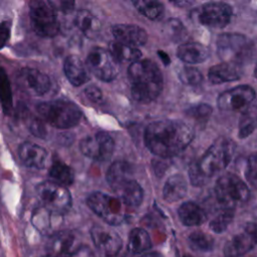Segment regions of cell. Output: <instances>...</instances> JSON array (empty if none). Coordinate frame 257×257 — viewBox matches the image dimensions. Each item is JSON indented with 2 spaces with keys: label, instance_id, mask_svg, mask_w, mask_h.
<instances>
[{
  "label": "cell",
  "instance_id": "cell-1",
  "mask_svg": "<svg viewBox=\"0 0 257 257\" xmlns=\"http://www.w3.org/2000/svg\"><path fill=\"white\" fill-rule=\"evenodd\" d=\"M144 139L152 154L166 159L184 152L194 139V131L182 120L163 119L151 122Z\"/></svg>",
  "mask_w": 257,
  "mask_h": 257
},
{
  "label": "cell",
  "instance_id": "cell-2",
  "mask_svg": "<svg viewBox=\"0 0 257 257\" xmlns=\"http://www.w3.org/2000/svg\"><path fill=\"white\" fill-rule=\"evenodd\" d=\"M234 151V142L225 137L218 138L199 160L190 165L189 179L191 184L195 187L206 185L211 178L230 164Z\"/></svg>",
  "mask_w": 257,
  "mask_h": 257
},
{
  "label": "cell",
  "instance_id": "cell-3",
  "mask_svg": "<svg viewBox=\"0 0 257 257\" xmlns=\"http://www.w3.org/2000/svg\"><path fill=\"white\" fill-rule=\"evenodd\" d=\"M131 92L137 101L151 102L163 89V74L158 65L150 59H140L127 68Z\"/></svg>",
  "mask_w": 257,
  "mask_h": 257
},
{
  "label": "cell",
  "instance_id": "cell-4",
  "mask_svg": "<svg viewBox=\"0 0 257 257\" xmlns=\"http://www.w3.org/2000/svg\"><path fill=\"white\" fill-rule=\"evenodd\" d=\"M38 114L50 125L66 130L77 125L80 122L82 112L72 101L66 99H54L40 102L36 106Z\"/></svg>",
  "mask_w": 257,
  "mask_h": 257
},
{
  "label": "cell",
  "instance_id": "cell-5",
  "mask_svg": "<svg viewBox=\"0 0 257 257\" xmlns=\"http://www.w3.org/2000/svg\"><path fill=\"white\" fill-rule=\"evenodd\" d=\"M214 191L221 208L235 209V207L245 204L250 198V190L247 185L231 173L225 174L217 180Z\"/></svg>",
  "mask_w": 257,
  "mask_h": 257
},
{
  "label": "cell",
  "instance_id": "cell-6",
  "mask_svg": "<svg viewBox=\"0 0 257 257\" xmlns=\"http://www.w3.org/2000/svg\"><path fill=\"white\" fill-rule=\"evenodd\" d=\"M29 16L34 32L41 37H54L60 30L56 10L51 1L36 0L29 4Z\"/></svg>",
  "mask_w": 257,
  "mask_h": 257
},
{
  "label": "cell",
  "instance_id": "cell-7",
  "mask_svg": "<svg viewBox=\"0 0 257 257\" xmlns=\"http://www.w3.org/2000/svg\"><path fill=\"white\" fill-rule=\"evenodd\" d=\"M217 52L224 62L240 65L251 55V42L240 33H222L216 40Z\"/></svg>",
  "mask_w": 257,
  "mask_h": 257
},
{
  "label": "cell",
  "instance_id": "cell-8",
  "mask_svg": "<svg viewBox=\"0 0 257 257\" xmlns=\"http://www.w3.org/2000/svg\"><path fill=\"white\" fill-rule=\"evenodd\" d=\"M86 204L93 213L108 225H119L125 218L121 202L118 198L101 192H93L87 197Z\"/></svg>",
  "mask_w": 257,
  "mask_h": 257
},
{
  "label": "cell",
  "instance_id": "cell-9",
  "mask_svg": "<svg viewBox=\"0 0 257 257\" xmlns=\"http://www.w3.org/2000/svg\"><path fill=\"white\" fill-rule=\"evenodd\" d=\"M36 193L44 208L55 214L67 212L72 204L69 191L53 181H44L37 185Z\"/></svg>",
  "mask_w": 257,
  "mask_h": 257
},
{
  "label": "cell",
  "instance_id": "cell-10",
  "mask_svg": "<svg viewBox=\"0 0 257 257\" xmlns=\"http://www.w3.org/2000/svg\"><path fill=\"white\" fill-rule=\"evenodd\" d=\"M86 66L89 71L102 81L113 80L119 72V63L108 50L95 47L86 57Z\"/></svg>",
  "mask_w": 257,
  "mask_h": 257
},
{
  "label": "cell",
  "instance_id": "cell-11",
  "mask_svg": "<svg viewBox=\"0 0 257 257\" xmlns=\"http://www.w3.org/2000/svg\"><path fill=\"white\" fill-rule=\"evenodd\" d=\"M194 15L200 24L221 29L229 24L233 10L229 4L224 2H208L200 6Z\"/></svg>",
  "mask_w": 257,
  "mask_h": 257
},
{
  "label": "cell",
  "instance_id": "cell-12",
  "mask_svg": "<svg viewBox=\"0 0 257 257\" xmlns=\"http://www.w3.org/2000/svg\"><path fill=\"white\" fill-rule=\"evenodd\" d=\"M255 99V90L250 85H238L231 89L222 92L217 104L221 110L224 111H239L247 112L252 102Z\"/></svg>",
  "mask_w": 257,
  "mask_h": 257
},
{
  "label": "cell",
  "instance_id": "cell-13",
  "mask_svg": "<svg viewBox=\"0 0 257 257\" xmlns=\"http://www.w3.org/2000/svg\"><path fill=\"white\" fill-rule=\"evenodd\" d=\"M113 149V139L105 132L86 136L79 143L80 152L85 157L97 162L108 161L112 156Z\"/></svg>",
  "mask_w": 257,
  "mask_h": 257
},
{
  "label": "cell",
  "instance_id": "cell-14",
  "mask_svg": "<svg viewBox=\"0 0 257 257\" xmlns=\"http://www.w3.org/2000/svg\"><path fill=\"white\" fill-rule=\"evenodd\" d=\"M90 237L95 248L106 257H114L121 248V238L112 229L95 225L90 230Z\"/></svg>",
  "mask_w": 257,
  "mask_h": 257
},
{
  "label": "cell",
  "instance_id": "cell-15",
  "mask_svg": "<svg viewBox=\"0 0 257 257\" xmlns=\"http://www.w3.org/2000/svg\"><path fill=\"white\" fill-rule=\"evenodd\" d=\"M256 244V228L248 224L243 233L233 236L224 246L225 257H240L251 251Z\"/></svg>",
  "mask_w": 257,
  "mask_h": 257
},
{
  "label": "cell",
  "instance_id": "cell-16",
  "mask_svg": "<svg viewBox=\"0 0 257 257\" xmlns=\"http://www.w3.org/2000/svg\"><path fill=\"white\" fill-rule=\"evenodd\" d=\"M19 81L28 92L34 95H44L51 87L49 76L31 67H24L20 70Z\"/></svg>",
  "mask_w": 257,
  "mask_h": 257
},
{
  "label": "cell",
  "instance_id": "cell-17",
  "mask_svg": "<svg viewBox=\"0 0 257 257\" xmlns=\"http://www.w3.org/2000/svg\"><path fill=\"white\" fill-rule=\"evenodd\" d=\"M110 31L115 41L133 47L144 45L148 40L147 31L134 24H114Z\"/></svg>",
  "mask_w": 257,
  "mask_h": 257
},
{
  "label": "cell",
  "instance_id": "cell-18",
  "mask_svg": "<svg viewBox=\"0 0 257 257\" xmlns=\"http://www.w3.org/2000/svg\"><path fill=\"white\" fill-rule=\"evenodd\" d=\"M110 188L118 196L120 202L128 207H139L143 202V188L134 178L124 179Z\"/></svg>",
  "mask_w": 257,
  "mask_h": 257
},
{
  "label": "cell",
  "instance_id": "cell-19",
  "mask_svg": "<svg viewBox=\"0 0 257 257\" xmlns=\"http://www.w3.org/2000/svg\"><path fill=\"white\" fill-rule=\"evenodd\" d=\"M18 156L22 164L32 169H43L47 160V151L31 142H24L18 148Z\"/></svg>",
  "mask_w": 257,
  "mask_h": 257
},
{
  "label": "cell",
  "instance_id": "cell-20",
  "mask_svg": "<svg viewBox=\"0 0 257 257\" xmlns=\"http://www.w3.org/2000/svg\"><path fill=\"white\" fill-rule=\"evenodd\" d=\"M63 70L68 81L74 86H80L89 80V74L84 63L76 55H69L65 58Z\"/></svg>",
  "mask_w": 257,
  "mask_h": 257
},
{
  "label": "cell",
  "instance_id": "cell-21",
  "mask_svg": "<svg viewBox=\"0 0 257 257\" xmlns=\"http://www.w3.org/2000/svg\"><path fill=\"white\" fill-rule=\"evenodd\" d=\"M75 237L70 231H59L51 235L47 241L46 249L49 255H65L74 251Z\"/></svg>",
  "mask_w": 257,
  "mask_h": 257
},
{
  "label": "cell",
  "instance_id": "cell-22",
  "mask_svg": "<svg viewBox=\"0 0 257 257\" xmlns=\"http://www.w3.org/2000/svg\"><path fill=\"white\" fill-rule=\"evenodd\" d=\"M177 55L183 62L196 64L206 61L210 56V50L202 43L186 42L178 47Z\"/></svg>",
  "mask_w": 257,
  "mask_h": 257
},
{
  "label": "cell",
  "instance_id": "cell-23",
  "mask_svg": "<svg viewBox=\"0 0 257 257\" xmlns=\"http://www.w3.org/2000/svg\"><path fill=\"white\" fill-rule=\"evenodd\" d=\"M240 65L223 62L220 64L213 65L208 71V78L213 84H221L224 82L234 81L241 77Z\"/></svg>",
  "mask_w": 257,
  "mask_h": 257
},
{
  "label": "cell",
  "instance_id": "cell-24",
  "mask_svg": "<svg viewBox=\"0 0 257 257\" xmlns=\"http://www.w3.org/2000/svg\"><path fill=\"white\" fill-rule=\"evenodd\" d=\"M74 25L90 39H95L101 29L99 19L86 9H80L74 16Z\"/></svg>",
  "mask_w": 257,
  "mask_h": 257
},
{
  "label": "cell",
  "instance_id": "cell-25",
  "mask_svg": "<svg viewBox=\"0 0 257 257\" xmlns=\"http://www.w3.org/2000/svg\"><path fill=\"white\" fill-rule=\"evenodd\" d=\"M179 218L185 226H199L207 220V214L194 202L183 203L178 210Z\"/></svg>",
  "mask_w": 257,
  "mask_h": 257
},
{
  "label": "cell",
  "instance_id": "cell-26",
  "mask_svg": "<svg viewBox=\"0 0 257 257\" xmlns=\"http://www.w3.org/2000/svg\"><path fill=\"white\" fill-rule=\"evenodd\" d=\"M187 181L181 174L173 175L165 183L163 197L169 203H174L185 197L187 193Z\"/></svg>",
  "mask_w": 257,
  "mask_h": 257
},
{
  "label": "cell",
  "instance_id": "cell-27",
  "mask_svg": "<svg viewBox=\"0 0 257 257\" xmlns=\"http://www.w3.org/2000/svg\"><path fill=\"white\" fill-rule=\"evenodd\" d=\"M109 53L112 57L119 62H135L141 59L142 51L133 46H128L117 41H112L109 43Z\"/></svg>",
  "mask_w": 257,
  "mask_h": 257
},
{
  "label": "cell",
  "instance_id": "cell-28",
  "mask_svg": "<svg viewBox=\"0 0 257 257\" xmlns=\"http://www.w3.org/2000/svg\"><path fill=\"white\" fill-rule=\"evenodd\" d=\"M152 247V241L147 231L142 228H135L128 236L127 249L133 254H142Z\"/></svg>",
  "mask_w": 257,
  "mask_h": 257
},
{
  "label": "cell",
  "instance_id": "cell-29",
  "mask_svg": "<svg viewBox=\"0 0 257 257\" xmlns=\"http://www.w3.org/2000/svg\"><path fill=\"white\" fill-rule=\"evenodd\" d=\"M136 9L150 20L158 21L162 19L165 13L163 3L155 0H137L133 2Z\"/></svg>",
  "mask_w": 257,
  "mask_h": 257
},
{
  "label": "cell",
  "instance_id": "cell-30",
  "mask_svg": "<svg viewBox=\"0 0 257 257\" xmlns=\"http://www.w3.org/2000/svg\"><path fill=\"white\" fill-rule=\"evenodd\" d=\"M49 176L52 178L53 182L66 187L73 183L74 174L70 167L60 161H54L49 169Z\"/></svg>",
  "mask_w": 257,
  "mask_h": 257
},
{
  "label": "cell",
  "instance_id": "cell-31",
  "mask_svg": "<svg viewBox=\"0 0 257 257\" xmlns=\"http://www.w3.org/2000/svg\"><path fill=\"white\" fill-rule=\"evenodd\" d=\"M132 177L133 169L128 163L123 161H116L112 163L106 172V181L109 187Z\"/></svg>",
  "mask_w": 257,
  "mask_h": 257
},
{
  "label": "cell",
  "instance_id": "cell-32",
  "mask_svg": "<svg viewBox=\"0 0 257 257\" xmlns=\"http://www.w3.org/2000/svg\"><path fill=\"white\" fill-rule=\"evenodd\" d=\"M188 244L194 251L209 252L214 247V239L205 232L195 231L189 235Z\"/></svg>",
  "mask_w": 257,
  "mask_h": 257
},
{
  "label": "cell",
  "instance_id": "cell-33",
  "mask_svg": "<svg viewBox=\"0 0 257 257\" xmlns=\"http://www.w3.org/2000/svg\"><path fill=\"white\" fill-rule=\"evenodd\" d=\"M0 103L5 114H9L12 110V91L9 78L3 69L0 74Z\"/></svg>",
  "mask_w": 257,
  "mask_h": 257
},
{
  "label": "cell",
  "instance_id": "cell-34",
  "mask_svg": "<svg viewBox=\"0 0 257 257\" xmlns=\"http://www.w3.org/2000/svg\"><path fill=\"white\" fill-rule=\"evenodd\" d=\"M234 219V209L222 208L221 212L216 215L210 222L209 227L215 233H223L227 230Z\"/></svg>",
  "mask_w": 257,
  "mask_h": 257
},
{
  "label": "cell",
  "instance_id": "cell-35",
  "mask_svg": "<svg viewBox=\"0 0 257 257\" xmlns=\"http://www.w3.org/2000/svg\"><path fill=\"white\" fill-rule=\"evenodd\" d=\"M179 78L182 83L187 85H198L203 80V75L201 71L194 66H184L180 69Z\"/></svg>",
  "mask_w": 257,
  "mask_h": 257
},
{
  "label": "cell",
  "instance_id": "cell-36",
  "mask_svg": "<svg viewBox=\"0 0 257 257\" xmlns=\"http://www.w3.org/2000/svg\"><path fill=\"white\" fill-rule=\"evenodd\" d=\"M213 111L212 106L207 103H199L197 105L191 106L186 110V114L190 117L196 119L198 122H206L211 116Z\"/></svg>",
  "mask_w": 257,
  "mask_h": 257
},
{
  "label": "cell",
  "instance_id": "cell-37",
  "mask_svg": "<svg viewBox=\"0 0 257 257\" xmlns=\"http://www.w3.org/2000/svg\"><path fill=\"white\" fill-rule=\"evenodd\" d=\"M50 211H48L47 209L43 208H39L37 209L33 216H32V223L33 225L41 232H46L49 230L50 228V216H51Z\"/></svg>",
  "mask_w": 257,
  "mask_h": 257
},
{
  "label": "cell",
  "instance_id": "cell-38",
  "mask_svg": "<svg viewBox=\"0 0 257 257\" xmlns=\"http://www.w3.org/2000/svg\"><path fill=\"white\" fill-rule=\"evenodd\" d=\"M166 29L170 38H172L176 42L183 40L186 36V28L179 19H169L166 23Z\"/></svg>",
  "mask_w": 257,
  "mask_h": 257
},
{
  "label": "cell",
  "instance_id": "cell-39",
  "mask_svg": "<svg viewBox=\"0 0 257 257\" xmlns=\"http://www.w3.org/2000/svg\"><path fill=\"white\" fill-rule=\"evenodd\" d=\"M25 119H26L28 130L33 136L40 138V139L46 138L47 131H46V127L41 119H39L38 117H35L33 115H29V114L25 115Z\"/></svg>",
  "mask_w": 257,
  "mask_h": 257
},
{
  "label": "cell",
  "instance_id": "cell-40",
  "mask_svg": "<svg viewBox=\"0 0 257 257\" xmlns=\"http://www.w3.org/2000/svg\"><path fill=\"white\" fill-rule=\"evenodd\" d=\"M255 126H256L255 118L250 114H248L247 112L243 113L239 121V132H238L239 138L245 139L248 136H250L254 132Z\"/></svg>",
  "mask_w": 257,
  "mask_h": 257
},
{
  "label": "cell",
  "instance_id": "cell-41",
  "mask_svg": "<svg viewBox=\"0 0 257 257\" xmlns=\"http://www.w3.org/2000/svg\"><path fill=\"white\" fill-rule=\"evenodd\" d=\"M245 176L247 181L253 186H256V178H257V165H256V156L251 155L248 159L246 170H245Z\"/></svg>",
  "mask_w": 257,
  "mask_h": 257
},
{
  "label": "cell",
  "instance_id": "cell-42",
  "mask_svg": "<svg viewBox=\"0 0 257 257\" xmlns=\"http://www.w3.org/2000/svg\"><path fill=\"white\" fill-rule=\"evenodd\" d=\"M43 257H94L92 251L86 245H79L74 251L65 255H45Z\"/></svg>",
  "mask_w": 257,
  "mask_h": 257
},
{
  "label": "cell",
  "instance_id": "cell-43",
  "mask_svg": "<svg viewBox=\"0 0 257 257\" xmlns=\"http://www.w3.org/2000/svg\"><path fill=\"white\" fill-rule=\"evenodd\" d=\"M11 31V24L9 21H3L0 23V49L5 46Z\"/></svg>",
  "mask_w": 257,
  "mask_h": 257
},
{
  "label": "cell",
  "instance_id": "cell-44",
  "mask_svg": "<svg viewBox=\"0 0 257 257\" xmlns=\"http://www.w3.org/2000/svg\"><path fill=\"white\" fill-rule=\"evenodd\" d=\"M84 93L86 97L93 101V102H98L102 98V93L101 90L96 86V85H89L84 89Z\"/></svg>",
  "mask_w": 257,
  "mask_h": 257
},
{
  "label": "cell",
  "instance_id": "cell-45",
  "mask_svg": "<svg viewBox=\"0 0 257 257\" xmlns=\"http://www.w3.org/2000/svg\"><path fill=\"white\" fill-rule=\"evenodd\" d=\"M54 9H59L60 11L64 13L71 12L74 8V2L73 1H60V2H51Z\"/></svg>",
  "mask_w": 257,
  "mask_h": 257
},
{
  "label": "cell",
  "instance_id": "cell-46",
  "mask_svg": "<svg viewBox=\"0 0 257 257\" xmlns=\"http://www.w3.org/2000/svg\"><path fill=\"white\" fill-rule=\"evenodd\" d=\"M137 257H162V255L159 252H148V253H142Z\"/></svg>",
  "mask_w": 257,
  "mask_h": 257
},
{
  "label": "cell",
  "instance_id": "cell-47",
  "mask_svg": "<svg viewBox=\"0 0 257 257\" xmlns=\"http://www.w3.org/2000/svg\"><path fill=\"white\" fill-rule=\"evenodd\" d=\"M175 5H179V6H181V5H187V4H191L192 2H173Z\"/></svg>",
  "mask_w": 257,
  "mask_h": 257
},
{
  "label": "cell",
  "instance_id": "cell-48",
  "mask_svg": "<svg viewBox=\"0 0 257 257\" xmlns=\"http://www.w3.org/2000/svg\"><path fill=\"white\" fill-rule=\"evenodd\" d=\"M2 70H3V68L0 66V74H1V72H2Z\"/></svg>",
  "mask_w": 257,
  "mask_h": 257
},
{
  "label": "cell",
  "instance_id": "cell-49",
  "mask_svg": "<svg viewBox=\"0 0 257 257\" xmlns=\"http://www.w3.org/2000/svg\"><path fill=\"white\" fill-rule=\"evenodd\" d=\"M185 257H192V256H185Z\"/></svg>",
  "mask_w": 257,
  "mask_h": 257
}]
</instances>
